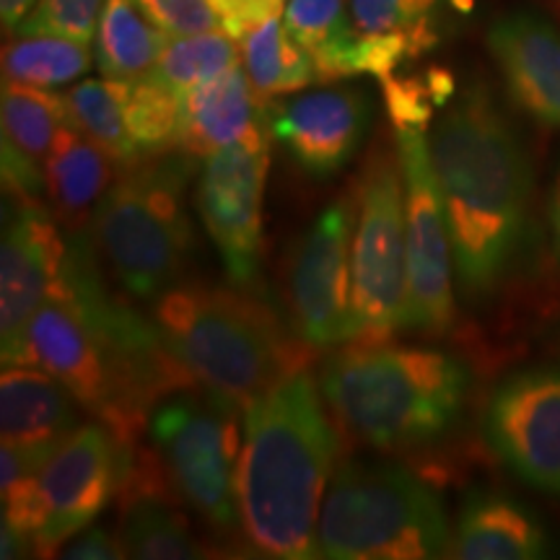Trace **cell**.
<instances>
[{
    "label": "cell",
    "instance_id": "obj_1",
    "mask_svg": "<svg viewBox=\"0 0 560 560\" xmlns=\"http://www.w3.org/2000/svg\"><path fill=\"white\" fill-rule=\"evenodd\" d=\"M24 366L55 376L122 444L172 389L195 382L149 325L104 289L89 244L75 236L52 291L26 327Z\"/></svg>",
    "mask_w": 560,
    "mask_h": 560
},
{
    "label": "cell",
    "instance_id": "obj_2",
    "mask_svg": "<svg viewBox=\"0 0 560 560\" xmlns=\"http://www.w3.org/2000/svg\"><path fill=\"white\" fill-rule=\"evenodd\" d=\"M431 164L465 296L482 299L520 260L532 219V161L486 86L465 89L433 120Z\"/></svg>",
    "mask_w": 560,
    "mask_h": 560
},
{
    "label": "cell",
    "instance_id": "obj_3",
    "mask_svg": "<svg viewBox=\"0 0 560 560\" xmlns=\"http://www.w3.org/2000/svg\"><path fill=\"white\" fill-rule=\"evenodd\" d=\"M340 441L310 371H296L244 408L236 465L240 524L260 556L319 558V506Z\"/></svg>",
    "mask_w": 560,
    "mask_h": 560
},
{
    "label": "cell",
    "instance_id": "obj_4",
    "mask_svg": "<svg viewBox=\"0 0 560 560\" xmlns=\"http://www.w3.org/2000/svg\"><path fill=\"white\" fill-rule=\"evenodd\" d=\"M319 382L342 429L387 452L444 436L470 392V374L454 355L389 342H350Z\"/></svg>",
    "mask_w": 560,
    "mask_h": 560
},
{
    "label": "cell",
    "instance_id": "obj_5",
    "mask_svg": "<svg viewBox=\"0 0 560 560\" xmlns=\"http://www.w3.org/2000/svg\"><path fill=\"white\" fill-rule=\"evenodd\" d=\"M153 301V325L182 369L240 408L304 366L310 346L247 293L177 283Z\"/></svg>",
    "mask_w": 560,
    "mask_h": 560
},
{
    "label": "cell",
    "instance_id": "obj_6",
    "mask_svg": "<svg viewBox=\"0 0 560 560\" xmlns=\"http://www.w3.org/2000/svg\"><path fill=\"white\" fill-rule=\"evenodd\" d=\"M319 550L332 560L446 556L450 522L439 495L389 462H342L319 511Z\"/></svg>",
    "mask_w": 560,
    "mask_h": 560
},
{
    "label": "cell",
    "instance_id": "obj_7",
    "mask_svg": "<svg viewBox=\"0 0 560 560\" xmlns=\"http://www.w3.org/2000/svg\"><path fill=\"white\" fill-rule=\"evenodd\" d=\"M192 156L143 159L122 170L94 208V240L125 291L156 299L190 262L192 223L182 200Z\"/></svg>",
    "mask_w": 560,
    "mask_h": 560
},
{
    "label": "cell",
    "instance_id": "obj_8",
    "mask_svg": "<svg viewBox=\"0 0 560 560\" xmlns=\"http://www.w3.org/2000/svg\"><path fill=\"white\" fill-rule=\"evenodd\" d=\"M408 317V249L400 156L371 153L359 185L350 260V340L387 342Z\"/></svg>",
    "mask_w": 560,
    "mask_h": 560
},
{
    "label": "cell",
    "instance_id": "obj_9",
    "mask_svg": "<svg viewBox=\"0 0 560 560\" xmlns=\"http://www.w3.org/2000/svg\"><path fill=\"white\" fill-rule=\"evenodd\" d=\"M240 405L213 395H177L149 416V433L174 493L215 529L240 524Z\"/></svg>",
    "mask_w": 560,
    "mask_h": 560
},
{
    "label": "cell",
    "instance_id": "obj_10",
    "mask_svg": "<svg viewBox=\"0 0 560 560\" xmlns=\"http://www.w3.org/2000/svg\"><path fill=\"white\" fill-rule=\"evenodd\" d=\"M395 140L405 185V249H408L405 330L444 335L454 322V252L450 221L431 164L429 132L418 125H397Z\"/></svg>",
    "mask_w": 560,
    "mask_h": 560
},
{
    "label": "cell",
    "instance_id": "obj_11",
    "mask_svg": "<svg viewBox=\"0 0 560 560\" xmlns=\"http://www.w3.org/2000/svg\"><path fill=\"white\" fill-rule=\"evenodd\" d=\"M130 444L104 423L81 425L42 467L34 486V552L52 556L89 527L122 486Z\"/></svg>",
    "mask_w": 560,
    "mask_h": 560
},
{
    "label": "cell",
    "instance_id": "obj_12",
    "mask_svg": "<svg viewBox=\"0 0 560 560\" xmlns=\"http://www.w3.org/2000/svg\"><path fill=\"white\" fill-rule=\"evenodd\" d=\"M270 138L260 136L202 159L198 213L219 249L231 283L252 289L262 270V195L270 166Z\"/></svg>",
    "mask_w": 560,
    "mask_h": 560
},
{
    "label": "cell",
    "instance_id": "obj_13",
    "mask_svg": "<svg viewBox=\"0 0 560 560\" xmlns=\"http://www.w3.org/2000/svg\"><path fill=\"white\" fill-rule=\"evenodd\" d=\"M359 192L327 206L299 244L291 270V312L299 338L314 350L350 340V260Z\"/></svg>",
    "mask_w": 560,
    "mask_h": 560
},
{
    "label": "cell",
    "instance_id": "obj_14",
    "mask_svg": "<svg viewBox=\"0 0 560 560\" xmlns=\"http://www.w3.org/2000/svg\"><path fill=\"white\" fill-rule=\"evenodd\" d=\"M482 433L516 478L560 495V363L509 374L490 395Z\"/></svg>",
    "mask_w": 560,
    "mask_h": 560
},
{
    "label": "cell",
    "instance_id": "obj_15",
    "mask_svg": "<svg viewBox=\"0 0 560 560\" xmlns=\"http://www.w3.org/2000/svg\"><path fill=\"white\" fill-rule=\"evenodd\" d=\"M11 198L13 215L5 219L0 249V332L3 366H24L26 327L52 291L68 244L37 198Z\"/></svg>",
    "mask_w": 560,
    "mask_h": 560
},
{
    "label": "cell",
    "instance_id": "obj_16",
    "mask_svg": "<svg viewBox=\"0 0 560 560\" xmlns=\"http://www.w3.org/2000/svg\"><path fill=\"white\" fill-rule=\"evenodd\" d=\"M272 138L280 140L301 172L332 177L361 149L371 102L361 89H319L268 104Z\"/></svg>",
    "mask_w": 560,
    "mask_h": 560
},
{
    "label": "cell",
    "instance_id": "obj_17",
    "mask_svg": "<svg viewBox=\"0 0 560 560\" xmlns=\"http://www.w3.org/2000/svg\"><path fill=\"white\" fill-rule=\"evenodd\" d=\"M486 45L516 107L545 128H560L558 26L542 13L516 9L490 24Z\"/></svg>",
    "mask_w": 560,
    "mask_h": 560
},
{
    "label": "cell",
    "instance_id": "obj_18",
    "mask_svg": "<svg viewBox=\"0 0 560 560\" xmlns=\"http://www.w3.org/2000/svg\"><path fill=\"white\" fill-rule=\"evenodd\" d=\"M268 132H272L268 102L252 89L242 62L182 96L177 151L187 156L208 159L210 153Z\"/></svg>",
    "mask_w": 560,
    "mask_h": 560
},
{
    "label": "cell",
    "instance_id": "obj_19",
    "mask_svg": "<svg viewBox=\"0 0 560 560\" xmlns=\"http://www.w3.org/2000/svg\"><path fill=\"white\" fill-rule=\"evenodd\" d=\"M62 125H70L66 94L3 81V182L5 192L39 198L45 161Z\"/></svg>",
    "mask_w": 560,
    "mask_h": 560
},
{
    "label": "cell",
    "instance_id": "obj_20",
    "mask_svg": "<svg viewBox=\"0 0 560 560\" xmlns=\"http://www.w3.org/2000/svg\"><path fill=\"white\" fill-rule=\"evenodd\" d=\"M75 397L37 366H3L0 431L3 444L19 450L58 452L81 429Z\"/></svg>",
    "mask_w": 560,
    "mask_h": 560
},
{
    "label": "cell",
    "instance_id": "obj_21",
    "mask_svg": "<svg viewBox=\"0 0 560 560\" xmlns=\"http://www.w3.org/2000/svg\"><path fill=\"white\" fill-rule=\"evenodd\" d=\"M446 556L459 560H537L550 556L540 516L501 493H475L459 511Z\"/></svg>",
    "mask_w": 560,
    "mask_h": 560
},
{
    "label": "cell",
    "instance_id": "obj_22",
    "mask_svg": "<svg viewBox=\"0 0 560 560\" xmlns=\"http://www.w3.org/2000/svg\"><path fill=\"white\" fill-rule=\"evenodd\" d=\"M136 452L125 470V511L120 542L125 558L138 560H192L206 558L202 545L195 540L187 522L156 488L153 465L136 470Z\"/></svg>",
    "mask_w": 560,
    "mask_h": 560
},
{
    "label": "cell",
    "instance_id": "obj_23",
    "mask_svg": "<svg viewBox=\"0 0 560 560\" xmlns=\"http://www.w3.org/2000/svg\"><path fill=\"white\" fill-rule=\"evenodd\" d=\"M112 159L100 145L73 128L62 125L45 161V192L55 215L68 226H79L89 219L91 208L100 206L109 190Z\"/></svg>",
    "mask_w": 560,
    "mask_h": 560
},
{
    "label": "cell",
    "instance_id": "obj_24",
    "mask_svg": "<svg viewBox=\"0 0 560 560\" xmlns=\"http://www.w3.org/2000/svg\"><path fill=\"white\" fill-rule=\"evenodd\" d=\"M283 24L312 55L319 83L361 75V32L346 0H289Z\"/></svg>",
    "mask_w": 560,
    "mask_h": 560
},
{
    "label": "cell",
    "instance_id": "obj_25",
    "mask_svg": "<svg viewBox=\"0 0 560 560\" xmlns=\"http://www.w3.org/2000/svg\"><path fill=\"white\" fill-rule=\"evenodd\" d=\"M170 34L138 9L136 0H107L94 37L102 79H138L151 73Z\"/></svg>",
    "mask_w": 560,
    "mask_h": 560
},
{
    "label": "cell",
    "instance_id": "obj_26",
    "mask_svg": "<svg viewBox=\"0 0 560 560\" xmlns=\"http://www.w3.org/2000/svg\"><path fill=\"white\" fill-rule=\"evenodd\" d=\"M242 66L247 70L252 89L265 102L319 81L312 55L291 37L278 16L255 26L242 39Z\"/></svg>",
    "mask_w": 560,
    "mask_h": 560
},
{
    "label": "cell",
    "instance_id": "obj_27",
    "mask_svg": "<svg viewBox=\"0 0 560 560\" xmlns=\"http://www.w3.org/2000/svg\"><path fill=\"white\" fill-rule=\"evenodd\" d=\"M66 104L70 125L83 132L91 143L100 145L112 159V164L130 170L143 161L132 143L128 122H125L120 81H83L66 91Z\"/></svg>",
    "mask_w": 560,
    "mask_h": 560
},
{
    "label": "cell",
    "instance_id": "obj_28",
    "mask_svg": "<svg viewBox=\"0 0 560 560\" xmlns=\"http://www.w3.org/2000/svg\"><path fill=\"white\" fill-rule=\"evenodd\" d=\"M117 81V79H115ZM125 122L143 159H156L177 149L182 96L153 73L120 81Z\"/></svg>",
    "mask_w": 560,
    "mask_h": 560
},
{
    "label": "cell",
    "instance_id": "obj_29",
    "mask_svg": "<svg viewBox=\"0 0 560 560\" xmlns=\"http://www.w3.org/2000/svg\"><path fill=\"white\" fill-rule=\"evenodd\" d=\"M89 45L55 34L16 37L3 47V81L58 89L89 73Z\"/></svg>",
    "mask_w": 560,
    "mask_h": 560
},
{
    "label": "cell",
    "instance_id": "obj_30",
    "mask_svg": "<svg viewBox=\"0 0 560 560\" xmlns=\"http://www.w3.org/2000/svg\"><path fill=\"white\" fill-rule=\"evenodd\" d=\"M242 52L236 50V39L223 30L170 37L161 50L151 73L164 81L179 96L190 94L200 83H208L240 66Z\"/></svg>",
    "mask_w": 560,
    "mask_h": 560
},
{
    "label": "cell",
    "instance_id": "obj_31",
    "mask_svg": "<svg viewBox=\"0 0 560 560\" xmlns=\"http://www.w3.org/2000/svg\"><path fill=\"white\" fill-rule=\"evenodd\" d=\"M441 0H350V16L361 34H402L418 52L439 42Z\"/></svg>",
    "mask_w": 560,
    "mask_h": 560
},
{
    "label": "cell",
    "instance_id": "obj_32",
    "mask_svg": "<svg viewBox=\"0 0 560 560\" xmlns=\"http://www.w3.org/2000/svg\"><path fill=\"white\" fill-rule=\"evenodd\" d=\"M107 0H37L30 16L13 32L16 37L32 34H55L89 45L96 37L102 9Z\"/></svg>",
    "mask_w": 560,
    "mask_h": 560
},
{
    "label": "cell",
    "instance_id": "obj_33",
    "mask_svg": "<svg viewBox=\"0 0 560 560\" xmlns=\"http://www.w3.org/2000/svg\"><path fill=\"white\" fill-rule=\"evenodd\" d=\"M136 3L170 37L221 30L210 0H136Z\"/></svg>",
    "mask_w": 560,
    "mask_h": 560
},
{
    "label": "cell",
    "instance_id": "obj_34",
    "mask_svg": "<svg viewBox=\"0 0 560 560\" xmlns=\"http://www.w3.org/2000/svg\"><path fill=\"white\" fill-rule=\"evenodd\" d=\"M210 5L221 21V30L236 42L283 11V0H210Z\"/></svg>",
    "mask_w": 560,
    "mask_h": 560
},
{
    "label": "cell",
    "instance_id": "obj_35",
    "mask_svg": "<svg viewBox=\"0 0 560 560\" xmlns=\"http://www.w3.org/2000/svg\"><path fill=\"white\" fill-rule=\"evenodd\" d=\"M62 558L73 560H112V558H125L120 535H109V529L104 527H91L75 535V540L68 545L66 552H60Z\"/></svg>",
    "mask_w": 560,
    "mask_h": 560
},
{
    "label": "cell",
    "instance_id": "obj_36",
    "mask_svg": "<svg viewBox=\"0 0 560 560\" xmlns=\"http://www.w3.org/2000/svg\"><path fill=\"white\" fill-rule=\"evenodd\" d=\"M548 229H550L552 252H556V260L560 262V166L548 195Z\"/></svg>",
    "mask_w": 560,
    "mask_h": 560
},
{
    "label": "cell",
    "instance_id": "obj_37",
    "mask_svg": "<svg viewBox=\"0 0 560 560\" xmlns=\"http://www.w3.org/2000/svg\"><path fill=\"white\" fill-rule=\"evenodd\" d=\"M37 0H0V16H3V30L16 32L19 24L30 16Z\"/></svg>",
    "mask_w": 560,
    "mask_h": 560
},
{
    "label": "cell",
    "instance_id": "obj_38",
    "mask_svg": "<svg viewBox=\"0 0 560 560\" xmlns=\"http://www.w3.org/2000/svg\"><path fill=\"white\" fill-rule=\"evenodd\" d=\"M558 350H560V340H558Z\"/></svg>",
    "mask_w": 560,
    "mask_h": 560
}]
</instances>
